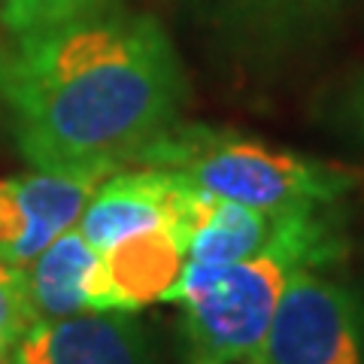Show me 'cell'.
I'll return each mask as SVG.
<instances>
[{
	"label": "cell",
	"instance_id": "obj_1",
	"mask_svg": "<svg viewBox=\"0 0 364 364\" xmlns=\"http://www.w3.org/2000/svg\"><path fill=\"white\" fill-rule=\"evenodd\" d=\"M186 79L152 16L95 9L0 46V104L33 167H131L176 122Z\"/></svg>",
	"mask_w": 364,
	"mask_h": 364
},
{
	"label": "cell",
	"instance_id": "obj_2",
	"mask_svg": "<svg viewBox=\"0 0 364 364\" xmlns=\"http://www.w3.org/2000/svg\"><path fill=\"white\" fill-rule=\"evenodd\" d=\"M334 203L304 207L264 252L213 270L182 264L161 301L182 304L188 364H252L289 279L306 267H334L346 234Z\"/></svg>",
	"mask_w": 364,
	"mask_h": 364
},
{
	"label": "cell",
	"instance_id": "obj_3",
	"mask_svg": "<svg viewBox=\"0 0 364 364\" xmlns=\"http://www.w3.org/2000/svg\"><path fill=\"white\" fill-rule=\"evenodd\" d=\"M200 203V191L170 170L122 167L97 186L76 225L140 310L176 282Z\"/></svg>",
	"mask_w": 364,
	"mask_h": 364
},
{
	"label": "cell",
	"instance_id": "obj_4",
	"mask_svg": "<svg viewBox=\"0 0 364 364\" xmlns=\"http://www.w3.org/2000/svg\"><path fill=\"white\" fill-rule=\"evenodd\" d=\"M131 167L170 170L203 198L258 210L337 203L355 186L352 170L273 149L234 131L179 122L146 143Z\"/></svg>",
	"mask_w": 364,
	"mask_h": 364
},
{
	"label": "cell",
	"instance_id": "obj_5",
	"mask_svg": "<svg viewBox=\"0 0 364 364\" xmlns=\"http://www.w3.org/2000/svg\"><path fill=\"white\" fill-rule=\"evenodd\" d=\"M252 364H364L361 291L328 267L298 270Z\"/></svg>",
	"mask_w": 364,
	"mask_h": 364
},
{
	"label": "cell",
	"instance_id": "obj_6",
	"mask_svg": "<svg viewBox=\"0 0 364 364\" xmlns=\"http://www.w3.org/2000/svg\"><path fill=\"white\" fill-rule=\"evenodd\" d=\"M116 170L104 164L37 167L0 179V264L25 267L79 222L97 186Z\"/></svg>",
	"mask_w": 364,
	"mask_h": 364
},
{
	"label": "cell",
	"instance_id": "obj_7",
	"mask_svg": "<svg viewBox=\"0 0 364 364\" xmlns=\"http://www.w3.org/2000/svg\"><path fill=\"white\" fill-rule=\"evenodd\" d=\"M21 270L37 325L88 313H134V304L109 273L107 261L91 249L79 228L55 237Z\"/></svg>",
	"mask_w": 364,
	"mask_h": 364
},
{
	"label": "cell",
	"instance_id": "obj_8",
	"mask_svg": "<svg viewBox=\"0 0 364 364\" xmlns=\"http://www.w3.org/2000/svg\"><path fill=\"white\" fill-rule=\"evenodd\" d=\"M0 364H155L131 313H88L40 322L9 346Z\"/></svg>",
	"mask_w": 364,
	"mask_h": 364
},
{
	"label": "cell",
	"instance_id": "obj_9",
	"mask_svg": "<svg viewBox=\"0 0 364 364\" xmlns=\"http://www.w3.org/2000/svg\"><path fill=\"white\" fill-rule=\"evenodd\" d=\"M304 207L289 210H258L231 200L203 198L195 231L188 237L186 267H225L264 252L289 231Z\"/></svg>",
	"mask_w": 364,
	"mask_h": 364
},
{
	"label": "cell",
	"instance_id": "obj_10",
	"mask_svg": "<svg viewBox=\"0 0 364 364\" xmlns=\"http://www.w3.org/2000/svg\"><path fill=\"white\" fill-rule=\"evenodd\" d=\"M104 6H109V0H0V21L9 37H28Z\"/></svg>",
	"mask_w": 364,
	"mask_h": 364
},
{
	"label": "cell",
	"instance_id": "obj_11",
	"mask_svg": "<svg viewBox=\"0 0 364 364\" xmlns=\"http://www.w3.org/2000/svg\"><path fill=\"white\" fill-rule=\"evenodd\" d=\"M33 325H37V316L28 301L25 270L0 264V355L13 343H18Z\"/></svg>",
	"mask_w": 364,
	"mask_h": 364
},
{
	"label": "cell",
	"instance_id": "obj_12",
	"mask_svg": "<svg viewBox=\"0 0 364 364\" xmlns=\"http://www.w3.org/2000/svg\"><path fill=\"white\" fill-rule=\"evenodd\" d=\"M346 122H349V128L364 140V79L349 91V97H346Z\"/></svg>",
	"mask_w": 364,
	"mask_h": 364
},
{
	"label": "cell",
	"instance_id": "obj_13",
	"mask_svg": "<svg viewBox=\"0 0 364 364\" xmlns=\"http://www.w3.org/2000/svg\"><path fill=\"white\" fill-rule=\"evenodd\" d=\"M277 4H322V0H277Z\"/></svg>",
	"mask_w": 364,
	"mask_h": 364
},
{
	"label": "cell",
	"instance_id": "obj_14",
	"mask_svg": "<svg viewBox=\"0 0 364 364\" xmlns=\"http://www.w3.org/2000/svg\"><path fill=\"white\" fill-rule=\"evenodd\" d=\"M0 28H4V21H0Z\"/></svg>",
	"mask_w": 364,
	"mask_h": 364
}]
</instances>
